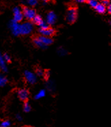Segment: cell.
<instances>
[{"label": "cell", "mask_w": 111, "mask_h": 127, "mask_svg": "<svg viewBox=\"0 0 111 127\" xmlns=\"http://www.w3.org/2000/svg\"><path fill=\"white\" fill-rule=\"evenodd\" d=\"M9 27L12 34H14V36H17L21 34V25L19 23L15 22L14 20H12L9 23Z\"/></svg>", "instance_id": "7a4b0ae2"}, {"label": "cell", "mask_w": 111, "mask_h": 127, "mask_svg": "<svg viewBox=\"0 0 111 127\" xmlns=\"http://www.w3.org/2000/svg\"><path fill=\"white\" fill-rule=\"evenodd\" d=\"M0 68L3 72H6L8 71V68H7V66H6V62L3 60V55L1 54V53H0Z\"/></svg>", "instance_id": "8fae6325"}, {"label": "cell", "mask_w": 111, "mask_h": 127, "mask_svg": "<svg viewBox=\"0 0 111 127\" xmlns=\"http://www.w3.org/2000/svg\"><path fill=\"white\" fill-rule=\"evenodd\" d=\"M42 21H43V20H42V17H41V16H40V15H37V14L35 16V17L33 18V23L38 25H39L40 24L42 23Z\"/></svg>", "instance_id": "2e32d148"}, {"label": "cell", "mask_w": 111, "mask_h": 127, "mask_svg": "<svg viewBox=\"0 0 111 127\" xmlns=\"http://www.w3.org/2000/svg\"><path fill=\"white\" fill-rule=\"evenodd\" d=\"M39 26L40 29H42V30H46V29H48V28H49V26L46 23V22H45L44 21H42V23L39 25Z\"/></svg>", "instance_id": "44dd1931"}, {"label": "cell", "mask_w": 111, "mask_h": 127, "mask_svg": "<svg viewBox=\"0 0 111 127\" xmlns=\"http://www.w3.org/2000/svg\"><path fill=\"white\" fill-rule=\"evenodd\" d=\"M76 1L78 2V3H83V2H85V1H84V0H77Z\"/></svg>", "instance_id": "f546056e"}, {"label": "cell", "mask_w": 111, "mask_h": 127, "mask_svg": "<svg viewBox=\"0 0 111 127\" xmlns=\"http://www.w3.org/2000/svg\"><path fill=\"white\" fill-rule=\"evenodd\" d=\"M8 82L7 78L3 75H0V87H3L6 86V84Z\"/></svg>", "instance_id": "9a60e30c"}, {"label": "cell", "mask_w": 111, "mask_h": 127, "mask_svg": "<svg viewBox=\"0 0 111 127\" xmlns=\"http://www.w3.org/2000/svg\"><path fill=\"white\" fill-rule=\"evenodd\" d=\"M57 52H58L59 55H61V56H64V55H66L67 52V51L66 49H64V48H62V47H59L57 50Z\"/></svg>", "instance_id": "ac0fdd59"}, {"label": "cell", "mask_w": 111, "mask_h": 127, "mask_svg": "<svg viewBox=\"0 0 111 127\" xmlns=\"http://www.w3.org/2000/svg\"><path fill=\"white\" fill-rule=\"evenodd\" d=\"M30 127V126H25V127Z\"/></svg>", "instance_id": "1f68e13d"}, {"label": "cell", "mask_w": 111, "mask_h": 127, "mask_svg": "<svg viewBox=\"0 0 111 127\" xmlns=\"http://www.w3.org/2000/svg\"><path fill=\"white\" fill-rule=\"evenodd\" d=\"M36 74L38 75V76H40V77H41V76H43V75H44V71L41 68H38L36 69Z\"/></svg>", "instance_id": "cb8c5ba5"}, {"label": "cell", "mask_w": 111, "mask_h": 127, "mask_svg": "<svg viewBox=\"0 0 111 127\" xmlns=\"http://www.w3.org/2000/svg\"><path fill=\"white\" fill-rule=\"evenodd\" d=\"M40 33L41 34V36H45V37H48L50 38V36H53L55 33V31L53 28H48V29L46 30H42V29H40L39 30Z\"/></svg>", "instance_id": "52a82bcc"}, {"label": "cell", "mask_w": 111, "mask_h": 127, "mask_svg": "<svg viewBox=\"0 0 111 127\" xmlns=\"http://www.w3.org/2000/svg\"><path fill=\"white\" fill-rule=\"evenodd\" d=\"M27 3L31 6H35L38 4V1L36 0H29L27 1Z\"/></svg>", "instance_id": "603a6c76"}, {"label": "cell", "mask_w": 111, "mask_h": 127, "mask_svg": "<svg viewBox=\"0 0 111 127\" xmlns=\"http://www.w3.org/2000/svg\"><path fill=\"white\" fill-rule=\"evenodd\" d=\"M108 12L109 14H111V5H109V6H108Z\"/></svg>", "instance_id": "f1b7e54d"}, {"label": "cell", "mask_w": 111, "mask_h": 127, "mask_svg": "<svg viewBox=\"0 0 111 127\" xmlns=\"http://www.w3.org/2000/svg\"><path fill=\"white\" fill-rule=\"evenodd\" d=\"M38 40L42 42V44H44L46 46H48V45H50L53 42V40L50 38H48V37H45V36H39L38 37H37Z\"/></svg>", "instance_id": "30bf717a"}, {"label": "cell", "mask_w": 111, "mask_h": 127, "mask_svg": "<svg viewBox=\"0 0 111 127\" xmlns=\"http://www.w3.org/2000/svg\"><path fill=\"white\" fill-rule=\"evenodd\" d=\"M57 20V15L54 12H49L46 16V23L48 25H53L56 22Z\"/></svg>", "instance_id": "9c48e42d"}, {"label": "cell", "mask_w": 111, "mask_h": 127, "mask_svg": "<svg viewBox=\"0 0 111 127\" xmlns=\"http://www.w3.org/2000/svg\"><path fill=\"white\" fill-rule=\"evenodd\" d=\"M14 12V21L15 22L19 23L23 19V14H22V10L19 7H15L13 9Z\"/></svg>", "instance_id": "5b68a950"}, {"label": "cell", "mask_w": 111, "mask_h": 127, "mask_svg": "<svg viewBox=\"0 0 111 127\" xmlns=\"http://www.w3.org/2000/svg\"><path fill=\"white\" fill-rule=\"evenodd\" d=\"M102 4L105 6V7H108L109 5H111V4H110V1H108V0H104L102 1Z\"/></svg>", "instance_id": "484cf974"}, {"label": "cell", "mask_w": 111, "mask_h": 127, "mask_svg": "<svg viewBox=\"0 0 111 127\" xmlns=\"http://www.w3.org/2000/svg\"><path fill=\"white\" fill-rule=\"evenodd\" d=\"M24 75H25V79L29 83L34 84L36 82L37 78H36V75H34L33 72L29 71V70H25Z\"/></svg>", "instance_id": "8992f818"}, {"label": "cell", "mask_w": 111, "mask_h": 127, "mask_svg": "<svg viewBox=\"0 0 111 127\" xmlns=\"http://www.w3.org/2000/svg\"><path fill=\"white\" fill-rule=\"evenodd\" d=\"M44 74L45 75H46V76H45L46 79H48V78L49 77V76H50V72H49V71H48L47 72H44Z\"/></svg>", "instance_id": "83f0119b"}, {"label": "cell", "mask_w": 111, "mask_h": 127, "mask_svg": "<svg viewBox=\"0 0 111 127\" xmlns=\"http://www.w3.org/2000/svg\"><path fill=\"white\" fill-rule=\"evenodd\" d=\"M29 96V92L26 89H21L18 91V96L22 101H26Z\"/></svg>", "instance_id": "ba28073f"}, {"label": "cell", "mask_w": 111, "mask_h": 127, "mask_svg": "<svg viewBox=\"0 0 111 127\" xmlns=\"http://www.w3.org/2000/svg\"><path fill=\"white\" fill-rule=\"evenodd\" d=\"M33 27L32 23L30 22H26L21 25V35H27L31 32L33 30Z\"/></svg>", "instance_id": "277c9868"}, {"label": "cell", "mask_w": 111, "mask_h": 127, "mask_svg": "<svg viewBox=\"0 0 111 127\" xmlns=\"http://www.w3.org/2000/svg\"><path fill=\"white\" fill-rule=\"evenodd\" d=\"M3 58L4 61H5V62H10V61H11V58H10V57L8 54L5 53V54L3 55Z\"/></svg>", "instance_id": "d4e9b609"}, {"label": "cell", "mask_w": 111, "mask_h": 127, "mask_svg": "<svg viewBox=\"0 0 111 127\" xmlns=\"http://www.w3.org/2000/svg\"><path fill=\"white\" fill-rule=\"evenodd\" d=\"M95 9L100 14H104L106 12V7L103 5L102 3H98L97 6L95 8Z\"/></svg>", "instance_id": "7c38bea8"}, {"label": "cell", "mask_w": 111, "mask_h": 127, "mask_svg": "<svg viewBox=\"0 0 111 127\" xmlns=\"http://www.w3.org/2000/svg\"><path fill=\"white\" fill-rule=\"evenodd\" d=\"M22 14L28 20H33L36 15V12L34 9L30 8L28 7H24L22 8Z\"/></svg>", "instance_id": "3957f363"}, {"label": "cell", "mask_w": 111, "mask_h": 127, "mask_svg": "<svg viewBox=\"0 0 111 127\" xmlns=\"http://www.w3.org/2000/svg\"><path fill=\"white\" fill-rule=\"evenodd\" d=\"M11 125V123L9 120H6V121L2 122L0 124V127H10Z\"/></svg>", "instance_id": "ffe728a7"}, {"label": "cell", "mask_w": 111, "mask_h": 127, "mask_svg": "<svg viewBox=\"0 0 111 127\" xmlns=\"http://www.w3.org/2000/svg\"><path fill=\"white\" fill-rule=\"evenodd\" d=\"M46 87H47L48 90L49 92H51L53 90L55 89L54 83H52V81H49V82H48V83L46 84Z\"/></svg>", "instance_id": "d6986e66"}, {"label": "cell", "mask_w": 111, "mask_h": 127, "mask_svg": "<svg viewBox=\"0 0 111 127\" xmlns=\"http://www.w3.org/2000/svg\"><path fill=\"white\" fill-rule=\"evenodd\" d=\"M46 3H47L46 1H43V4H44V5H46Z\"/></svg>", "instance_id": "4dcf8cb0"}, {"label": "cell", "mask_w": 111, "mask_h": 127, "mask_svg": "<svg viewBox=\"0 0 111 127\" xmlns=\"http://www.w3.org/2000/svg\"><path fill=\"white\" fill-rule=\"evenodd\" d=\"M23 109H24V111L25 112H29L31 109V106L29 105V103L28 102H25L24 103V106H23Z\"/></svg>", "instance_id": "e0dca14e"}, {"label": "cell", "mask_w": 111, "mask_h": 127, "mask_svg": "<svg viewBox=\"0 0 111 127\" xmlns=\"http://www.w3.org/2000/svg\"><path fill=\"white\" fill-rule=\"evenodd\" d=\"M16 118L19 120V121H22V117H21V115H19V114H17V116H16Z\"/></svg>", "instance_id": "4316f807"}, {"label": "cell", "mask_w": 111, "mask_h": 127, "mask_svg": "<svg viewBox=\"0 0 111 127\" xmlns=\"http://www.w3.org/2000/svg\"><path fill=\"white\" fill-rule=\"evenodd\" d=\"M76 19H77V8L76 7L72 6L67 10L66 19L68 23L72 24L76 21Z\"/></svg>", "instance_id": "6da1fadb"}, {"label": "cell", "mask_w": 111, "mask_h": 127, "mask_svg": "<svg viewBox=\"0 0 111 127\" xmlns=\"http://www.w3.org/2000/svg\"><path fill=\"white\" fill-rule=\"evenodd\" d=\"M88 3H89V6H91V7L94 8L97 6V4H98L97 1H95V0H89V1H88Z\"/></svg>", "instance_id": "7402d4cb"}, {"label": "cell", "mask_w": 111, "mask_h": 127, "mask_svg": "<svg viewBox=\"0 0 111 127\" xmlns=\"http://www.w3.org/2000/svg\"><path fill=\"white\" fill-rule=\"evenodd\" d=\"M33 43L35 44V45H36V47H39V48H40V49H46V48H47V46H46V45H44V44H42L41 42L39 41V40H38L37 38H35L33 39Z\"/></svg>", "instance_id": "4fadbf2b"}, {"label": "cell", "mask_w": 111, "mask_h": 127, "mask_svg": "<svg viewBox=\"0 0 111 127\" xmlns=\"http://www.w3.org/2000/svg\"><path fill=\"white\" fill-rule=\"evenodd\" d=\"M45 95H46V91H45L44 90H41L40 91H39L37 94H36V96H35V99L36 100H38L40 99V98H42L44 96H45Z\"/></svg>", "instance_id": "5bb4252c"}]
</instances>
